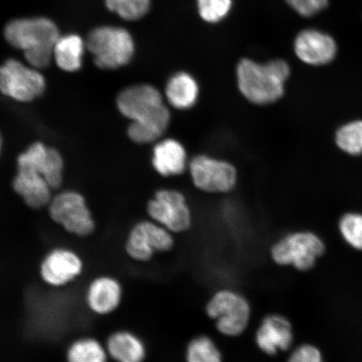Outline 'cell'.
Instances as JSON below:
<instances>
[{"mask_svg": "<svg viewBox=\"0 0 362 362\" xmlns=\"http://www.w3.org/2000/svg\"><path fill=\"white\" fill-rule=\"evenodd\" d=\"M122 115L132 120L129 137L138 144L157 141L166 132L170 123V112L156 88L139 84L126 88L117 99Z\"/></svg>", "mask_w": 362, "mask_h": 362, "instance_id": "6da1fadb", "label": "cell"}, {"mask_svg": "<svg viewBox=\"0 0 362 362\" xmlns=\"http://www.w3.org/2000/svg\"><path fill=\"white\" fill-rule=\"evenodd\" d=\"M236 74L243 96L256 105L265 106L278 102L284 96L291 67L281 59L261 64L246 58L239 62Z\"/></svg>", "mask_w": 362, "mask_h": 362, "instance_id": "7a4b0ae2", "label": "cell"}, {"mask_svg": "<svg viewBox=\"0 0 362 362\" xmlns=\"http://www.w3.org/2000/svg\"><path fill=\"white\" fill-rule=\"evenodd\" d=\"M4 36L13 47L24 52L31 66L42 69L51 63L60 34L55 23L47 18L35 17L8 22Z\"/></svg>", "mask_w": 362, "mask_h": 362, "instance_id": "3957f363", "label": "cell"}, {"mask_svg": "<svg viewBox=\"0 0 362 362\" xmlns=\"http://www.w3.org/2000/svg\"><path fill=\"white\" fill-rule=\"evenodd\" d=\"M206 315L214 321L221 336H243L250 324L252 305L247 297L232 288H221L212 294L205 306Z\"/></svg>", "mask_w": 362, "mask_h": 362, "instance_id": "277c9868", "label": "cell"}, {"mask_svg": "<svg viewBox=\"0 0 362 362\" xmlns=\"http://www.w3.org/2000/svg\"><path fill=\"white\" fill-rule=\"evenodd\" d=\"M86 45L102 69H117L131 61L134 42L128 30L120 27L102 26L89 33Z\"/></svg>", "mask_w": 362, "mask_h": 362, "instance_id": "5b68a950", "label": "cell"}, {"mask_svg": "<svg viewBox=\"0 0 362 362\" xmlns=\"http://www.w3.org/2000/svg\"><path fill=\"white\" fill-rule=\"evenodd\" d=\"M325 246L317 235L310 232L287 234L271 246L272 261L280 267L291 266L302 272L313 268L323 255Z\"/></svg>", "mask_w": 362, "mask_h": 362, "instance_id": "8992f818", "label": "cell"}, {"mask_svg": "<svg viewBox=\"0 0 362 362\" xmlns=\"http://www.w3.org/2000/svg\"><path fill=\"white\" fill-rule=\"evenodd\" d=\"M44 76L33 66L11 59L0 66V92L15 100L30 102L42 95Z\"/></svg>", "mask_w": 362, "mask_h": 362, "instance_id": "52a82bcc", "label": "cell"}, {"mask_svg": "<svg viewBox=\"0 0 362 362\" xmlns=\"http://www.w3.org/2000/svg\"><path fill=\"white\" fill-rule=\"evenodd\" d=\"M173 233L156 221H143L130 230L125 250L134 261H151L156 253L173 250Z\"/></svg>", "mask_w": 362, "mask_h": 362, "instance_id": "ba28073f", "label": "cell"}, {"mask_svg": "<svg viewBox=\"0 0 362 362\" xmlns=\"http://www.w3.org/2000/svg\"><path fill=\"white\" fill-rule=\"evenodd\" d=\"M147 211L151 219L173 234L187 232L192 215L184 194L175 189H160L148 202Z\"/></svg>", "mask_w": 362, "mask_h": 362, "instance_id": "9c48e42d", "label": "cell"}, {"mask_svg": "<svg viewBox=\"0 0 362 362\" xmlns=\"http://www.w3.org/2000/svg\"><path fill=\"white\" fill-rule=\"evenodd\" d=\"M189 170L194 185L205 192H229L237 184L236 168L218 158L204 155L194 157L189 163Z\"/></svg>", "mask_w": 362, "mask_h": 362, "instance_id": "30bf717a", "label": "cell"}, {"mask_svg": "<svg viewBox=\"0 0 362 362\" xmlns=\"http://www.w3.org/2000/svg\"><path fill=\"white\" fill-rule=\"evenodd\" d=\"M49 216L68 233L87 237L93 233L95 224L81 194L66 192L54 198L49 205Z\"/></svg>", "mask_w": 362, "mask_h": 362, "instance_id": "8fae6325", "label": "cell"}, {"mask_svg": "<svg viewBox=\"0 0 362 362\" xmlns=\"http://www.w3.org/2000/svg\"><path fill=\"white\" fill-rule=\"evenodd\" d=\"M63 160L57 149L42 143L33 144L18 158V171L34 172L42 175L52 189L60 187Z\"/></svg>", "mask_w": 362, "mask_h": 362, "instance_id": "7c38bea8", "label": "cell"}, {"mask_svg": "<svg viewBox=\"0 0 362 362\" xmlns=\"http://www.w3.org/2000/svg\"><path fill=\"white\" fill-rule=\"evenodd\" d=\"M255 341L257 349L266 356H276L287 351L293 342L291 320L280 314L267 315L256 330Z\"/></svg>", "mask_w": 362, "mask_h": 362, "instance_id": "4fadbf2b", "label": "cell"}, {"mask_svg": "<svg viewBox=\"0 0 362 362\" xmlns=\"http://www.w3.org/2000/svg\"><path fill=\"white\" fill-rule=\"evenodd\" d=\"M83 269V262L75 252L67 248H56L45 256L40 273L45 284L62 287L74 281Z\"/></svg>", "mask_w": 362, "mask_h": 362, "instance_id": "5bb4252c", "label": "cell"}, {"mask_svg": "<svg viewBox=\"0 0 362 362\" xmlns=\"http://www.w3.org/2000/svg\"><path fill=\"white\" fill-rule=\"evenodd\" d=\"M294 52L308 65L323 66L336 57L337 45L332 35L319 30L306 29L296 36Z\"/></svg>", "mask_w": 362, "mask_h": 362, "instance_id": "9a60e30c", "label": "cell"}, {"mask_svg": "<svg viewBox=\"0 0 362 362\" xmlns=\"http://www.w3.org/2000/svg\"><path fill=\"white\" fill-rule=\"evenodd\" d=\"M123 288L117 279L103 276L90 284L87 292L89 309L100 315L112 313L119 306Z\"/></svg>", "mask_w": 362, "mask_h": 362, "instance_id": "2e32d148", "label": "cell"}, {"mask_svg": "<svg viewBox=\"0 0 362 362\" xmlns=\"http://www.w3.org/2000/svg\"><path fill=\"white\" fill-rule=\"evenodd\" d=\"M152 164L158 173L165 177L180 175L187 167V151L178 140H161L153 148Z\"/></svg>", "mask_w": 362, "mask_h": 362, "instance_id": "e0dca14e", "label": "cell"}, {"mask_svg": "<svg viewBox=\"0 0 362 362\" xmlns=\"http://www.w3.org/2000/svg\"><path fill=\"white\" fill-rule=\"evenodd\" d=\"M107 351L117 362H144L147 356L143 339L128 330L112 334L107 339Z\"/></svg>", "mask_w": 362, "mask_h": 362, "instance_id": "ac0fdd59", "label": "cell"}, {"mask_svg": "<svg viewBox=\"0 0 362 362\" xmlns=\"http://www.w3.org/2000/svg\"><path fill=\"white\" fill-rule=\"evenodd\" d=\"M199 85L187 72L180 71L169 79L165 87V97L172 107L187 110L196 105L198 100Z\"/></svg>", "mask_w": 362, "mask_h": 362, "instance_id": "d6986e66", "label": "cell"}, {"mask_svg": "<svg viewBox=\"0 0 362 362\" xmlns=\"http://www.w3.org/2000/svg\"><path fill=\"white\" fill-rule=\"evenodd\" d=\"M13 185L30 207H43L51 201L52 188L42 175L34 172L18 171Z\"/></svg>", "mask_w": 362, "mask_h": 362, "instance_id": "ffe728a7", "label": "cell"}, {"mask_svg": "<svg viewBox=\"0 0 362 362\" xmlns=\"http://www.w3.org/2000/svg\"><path fill=\"white\" fill-rule=\"evenodd\" d=\"M85 43L78 35L60 36L54 47L53 57L61 69L74 72L80 69Z\"/></svg>", "mask_w": 362, "mask_h": 362, "instance_id": "44dd1931", "label": "cell"}, {"mask_svg": "<svg viewBox=\"0 0 362 362\" xmlns=\"http://www.w3.org/2000/svg\"><path fill=\"white\" fill-rule=\"evenodd\" d=\"M185 358L187 362H223V354L214 339L202 334L189 339Z\"/></svg>", "mask_w": 362, "mask_h": 362, "instance_id": "7402d4cb", "label": "cell"}, {"mask_svg": "<svg viewBox=\"0 0 362 362\" xmlns=\"http://www.w3.org/2000/svg\"><path fill=\"white\" fill-rule=\"evenodd\" d=\"M107 352L97 339L83 338L68 348L67 362H107Z\"/></svg>", "mask_w": 362, "mask_h": 362, "instance_id": "603a6c76", "label": "cell"}, {"mask_svg": "<svg viewBox=\"0 0 362 362\" xmlns=\"http://www.w3.org/2000/svg\"><path fill=\"white\" fill-rule=\"evenodd\" d=\"M337 146L351 156L362 153V121H353L339 129L336 135Z\"/></svg>", "mask_w": 362, "mask_h": 362, "instance_id": "cb8c5ba5", "label": "cell"}, {"mask_svg": "<svg viewBox=\"0 0 362 362\" xmlns=\"http://www.w3.org/2000/svg\"><path fill=\"white\" fill-rule=\"evenodd\" d=\"M110 11L125 21H138L146 15L151 0H105Z\"/></svg>", "mask_w": 362, "mask_h": 362, "instance_id": "d4e9b609", "label": "cell"}, {"mask_svg": "<svg viewBox=\"0 0 362 362\" xmlns=\"http://www.w3.org/2000/svg\"><path fill=\"white\" fill-rule=\"evenodd\" d=\"M339 230L351 247L362 250V215L349 214L344 216L339 221Z\"/></svg>", "mask_w": 362, "mask_h": 362, "instance_id": "484cf974", "label": "cell"}, {"mask_svg": "<svg viewBox=\"0 0 362 362\" xmlns=\"http://www.w3.org/2000/svg\"><path fill=\"white\" fill-rule=\"evenodd\" d=\"M232 0H197L199 13L208 23H216L228 15Z\"/></svg>", "mask_w": 362, "mask_h": 362, "instance_id": "4316f807", "label": "cell"}, {"mask_svg": "<svg viewBox=\"0 0 362 362\" xmlns=\"http://www.w3.org/2000/svg\"><path fill=\"white\" fill-rule=\"evenodd\" d=\"M288 6L298 15L312 17L327 8L329 0H286Z\"/></svg>", "mask_w": 362, "mask_h": 362, "instance_id": "83f0119b", "label": "cell"}, {"mask_svg": "<svg viewBox=\"0 0 362 362\" xmlns=\"http://www.w3.org/2000/svg\"><path fill=\"white\" fill-rule=\"evenodd\" d=\"M287 362H324L318 348L305 344L296 348L288 357Z\"/></svg>", "mask_w": 362, "mask_h": 362, "instance_id": "f1b7e54d", "label": "cell"}, {"mask_svg": "<svg viewBox=\"0 0 362 362\" xmlns=\"http://www.w3.org/2000/svg\"><path fill=\"white\" fill-rule=\"evenodd\" d=\"M1 148H2V138H1V134H0V153H1Z\"/></svg>", "mask_w": 362, "mask_h": 362, "instance_id": "f546056e", "label": "cell"}]
</instances>
